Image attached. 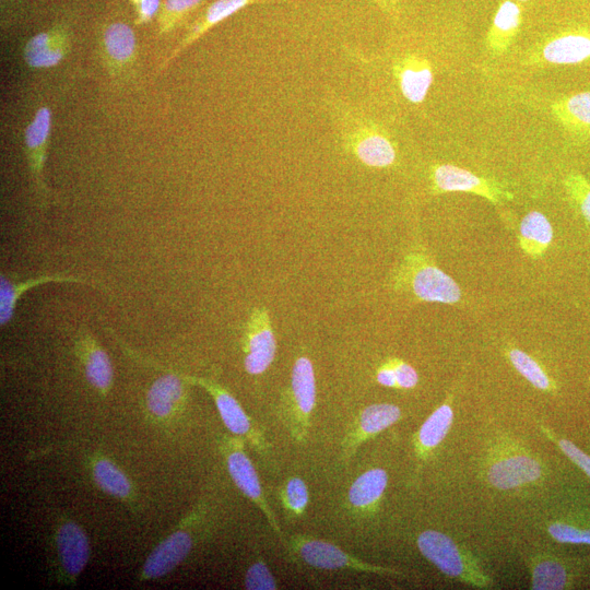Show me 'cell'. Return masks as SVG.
Here are the masks:
<instances>
[{
  "mask_svg": "<svg viewBox=\"0 0 590 590\" xmlns=\"http://www.w3.org/2000/svg\"><path fill=\"white\" fill-rule=\"evenodd\" d=\"M223 446L227 470L234 483L263 514L269 526L281 541L285 542L276 517L264 497L258 473L245 451L244 438L239 436L228 437Z\"/></svg>",
  "mask_w": 590,
  "mask_h": 590,
  "instance_id": "cell-6",
  "label": "cell"
},
{
  "mask_svg": "<svg viewBox=\"0 0 590 590\" xmlns=\"http://www.w3.org/2000/svg\"><path fill=\"white\" fill-rule=\"evenodd\" d=\"M186 381L202 387L214 400L219 414L226 428L243 438L263 455H269L270 445L263 434L255 427L239 402L220 384L208 378L185 377Z\"/></svg>",
  "mask_w": 590,
  "mask_h": 590,
  "instance_id": "cell-8",
  "label": "cell"
},
{
  "mask_svg": "<svg viewBox=\"0 0 590 590\" xmlns=\"http://www.w3.org/2000/svg\"><path fill=\"white\" fill-rule=\"evenodd\" d=\"M202 0H164L161 5L157 26L160 34L174 30Z\"/></svg>",
  "mask_w": 590,
  "mask_h": 590,
  "instance_id": "cell-32",
  "label": "cell"
},
{
  "mask_svg": "<svg viewBox=\"0 0 590 590\" xmlns=\"http://www.w3.org/2000/svg\"><path fill=\"white\" fill-rule=\"evenodd\" d=\"M56 541L63 571L72 578L79 576L90 557L84 531L75 522L67 521L58 528Z\"/></svg>",
  "mask_w": 590,
  "mask_h": 590,
  "instance_id": "cell-19",
  "label": "cell"
},
{
  "mask_svg": "<svg viewBox=\"0 0 590 590\" xmlns=\"http://www.w3.org/2000/svg\"><path fill=\"white\" fill-rule=\"evenodd\" d=\"M388 361L393 368L399 389H412L417 385L418 374L412 365L400 358Z\"/></svg>",
  "mask_w": 590,
  "mask_h": 590,
  "instance_id": "cell-37",
  "label": "cell"
},
{
  "mask_svg": "<svg viewBox=\"0 0 590 590\" xmlns=\"http://www.w3.org/2000/svg\"><path fill=\"white\" fill-rule=\"evenodd\" d=\"M453 398L450 392L446 400L437 406L424 421L413 438L416 471L426 462L448 435L453 423Z\"/></svg>",
  "mask_w": 590,
  "mask_h": 590,
  "instance_id": "cell-12",
  "label": "cell"
},
{
  "mask_svg": "<svg viewBox=\"0 0 590 590\" xmlns=\"http://www.w3.org/2000/svg\"><path fill=\"white\" fill-rule=\"evenodd\" d=\"M432 190L435 194L445 192H469L485 198L493 204L511 200L512 193L505 190L498 182L451 165L436 164L432 167Z\"/></svg>",
  "mask_w": 590,
  "mask_h": 590,
  "instance_id": "cell-9",
  "label": "cell"
},
{
  "mask_svg": "<svg viewBox=\"0 0 590 590\" xmlns=\"http://www.w3.org/2000/svg\"><path fill=\"white\" fill-rule=\"evenodd\" d=\"M292 555L306 565L324 570H352L380 576H399L400 571L364 562L339 546L306 534H294L287 541Z\"/></svg>",
  "mask_w": 590,
  "mask_h": 590,
  "instance_id": "cell-5",
  "label": "cell"
},
{
  "mask_svg": "<svg viewBox=\"0 0 590 590\" xmlns=\"http://www.w3.org/2000/svg\"><path fill=\"white\" fill-rule=\"evenodd\" d=\"M388 485V474L381 468H371L358 475L347 492L350 505L362 512L378 507Z\"/></svg>",
  "mask_w": 590,
  "mask_h": 590,
  "instance_id": "cell-24",
  "label": "cell"
},
{
  "mask_svg": "<svg viewBox=\"0 0 590 590\" xmlns=\"http://www.w3.org/2000/svg\"><path fill=\"white\" fill-rule=\"evenodd\" d=\"M51 128V113L46 106L37 109L25 130V152L33 184L38 196H45L47 189L43 180L47 143Z\"/></svg>",
  "mask_w": 590,
  "mask_h": 590,
  "instance_id": "cell-14",
  "label": "cell"
},
{
  "mask_svg": "<svg viewBox=\"0 0 590 590\" xmlns=\"http://www.w3.org/2000/svg\"><path fill=\"white\" fill-rule=\"evenodd\" d=\"M552 240L553 227L543 213L531 211L523 216L519 227V244L527 255L541 257Z\"/></svg>",
  "mask_w": 590,
  "mask_h": 590,
  "instance_id": "cell-28",
  "label": "cell"
},
{
  "mask_svg": "<svg viewBox=\"0 0 590 590\" xmlns=\"http://www.w3.org/2000/svg\"><path fill=\"white\" fill-rule=\"evenodd\" d=\"M93 477L105 493L127 498L131 494V484L128 477L109 460L99 458L93 465Z\"/></svg>",
  "mask_w": 590,
  "mask_h": 590,
  "instance_id": "cell-30",
  "label": "cell"
},
{
  "mask_svg": "<svg viewBox=\"0 0 590 590\" xmlns=\"http://www.w3.org/2000/svg\"><path fill=\"white\" fill-rule=\"evenodd\" d=\"M521 24V8L511 0L503 1L492 21L486 46L494 55L504 54L515 39Z\"/></svg>",
  "mask_w": 590,
  "mask_h": 590,
  "instance_id": "cell-25",
  "label": "cell"
},
{
  "mask_svg": "<svg viewBox=\"0 0 590 590\" xmlns=\"http://www.w3.org/2000/svg\"><path fill=\"white\" fill-rule=\"evenodd\" d=\"M192 547L190 532L178 530L163 540L146 558L142 573V579H156L173 570Z\"/></svg>",
  "mask_w": 590,
  "mask_h": 590,
  "instance_id": "cell-17",
  "label": "cell"
},
{
  "mask_svg": "<svg viewBox=\"0 0 590 590\" xmlns=\"http://www.w3.org/2000/svg\"><path fill=\"white\" fill-rule=\"evenodd\" d=\"M137 12L135 24L142 25L149 23L161 9L160 0H129Z\"/></svg>",
  "mask_w": 590,
  "mask_h": 590,
  "instance_id": "cell-38",
  "label": "cell"
},
{
  "mask_svg": "<svg viewBox=\"0 0 590 590\" xmlns=\"http://www.w3.org/2000/svg\"><path fill=\"white\" fill-rule=\"evenodd\" d=\"M376 380L379 385L384 387L398 388L396 375L389 361H387L377 369Z\"/></svg>",
  "mask_w": 590,
  "mask_h": 590,
  "instance_id": "cell-39",
  "label": "cell"
},
{
  "mask_svg": "<svg viewBox=\"0 0 590 590\" xmlns=\"http://www.w3.org/2000/svg\"><path fill=\"white\" fill-rule=\"evenodd\" d=\"M288 401V426L294 439L302 442L307 437L316 405L315 370L307 356H299L293 365Z\"/></svg>",
  "mask_w": 590,
  "mask_h": 590,
  "instance_id": "cell-7",
  "label": "cell"
},
{
  "mask_svg": "<svg viewBox=\"0 0 590 590\" xmlns=\"http://www.w3.org/2000/svg\"><path fill=\"white\" fill-rule=\"evenodd\" d=\"M245 588L249 590H275L278 585L268 565L258 559L252 563L245 575Z\"/></svg>",
  "mask_w": 590,
  "mask_h": 590,
  "instance_id": "cell-36",
  "label": "cell"
},
{
  "mask_svg": "<svg viewBox=\"0 0 590 590\" xmlns=\"http://www.w3.org/2000/svg\"><path fill=\"white\" fill-rule=\"evenodd\" d=\"M483 474L492 487L512 491L539 484L545 470L529 448L511 437L499 436L486 451Z\"/></svg>",
  "mask_w": 590,
  "mask_h": 590,
  "instance_id": "cell-1",
  "label": "cell"
},
{
  "mask_svg": "<svg viewBox=\"0 0 590 590\" xmlns=\"http://www.w3.org/2000/svg\"><path fill=\"white\" fill-rule=\"evenodd\" d=\"M76 346L87 381L96 390L107 392L114 376L109 356L87 333L80 334Z\"/></svg>",
  "mask_w": 590,
  "mask_h": 590,
  "instance_id": "cell-23",
  "label": "cell"
},
{
  "mask_svg": "<svg viewBox=\"0 0 590 590\" xmlns=\"http://www.w3.org/2000/svg\"><path fill=\"white\" fill-rule=\"evenodd\" d=\"M551 64H577L590 59V31L582 27L560 31L547 38L536 54Z\"/></svg>",
  "mask_w": 590,
  "mask_h": 590,
  "instance_id": "cell-13",
  "label": "cell"
},
{
  "mask_svg": "<svg viewBox=\"0 0 590 590\" xmlns=\"http://www.w3.org/2000/svg\"><path fill=\"white\" fill-rule=\"evenodd\" d=\"M554 118L575 141L590 137V91L563 96L551 105Z\"/></svg>",
  "mask_w": 590,
  "mask_h": 590,
  "instance_id": "cell-18",
  "label": "cell"
},
{
  "mask_svg": "<svg viewBox=\"0 0 590 590\" xmlns=\"http://www.w3.org/2000/svg\"><path fill=\"white\" fill-rule=\"evenodd\" d=\"M102 47L108 63L116 69L134 61L137 38L133 30L126 23L108 24L102 36Z\"/></svg>",
  "mask_w": 590,
  "mask_h": 590,
  "instance_id": "cell-26",
  "label": "cell"
},
{
  "mask_svg": "<svg viewBox=\"0 0 590 590\" xmlns=\"http://www.w3.org/2000/svg\"><path fill=\"white\" fill-rule=\"evenodd\" d=\"M393 73L402 95L411 103H422L433 83V68L428 59L406 54L393 64Z\"/></svg>",
  "mask_w": 590,
  "mask_h": 590,
  "instance_id": "cell-16",
  "label": "cell"
},
{
  "mask_svg": "<svg viewBox=\"0 0 590 590\" xmlns=\"http://www.w3.org/2000/svg\"><path fill=\"white\" fill-rule=\"evenodd\" d=\"M69 48V28L64 23H60L34 35L26 43L23 56L32 68H50L61 62Z\"/></svg>",
  "mask_w": 590,
  "mask_h": 590,
  "instance_id": "cell-15",
  "label": "cell"
},
{
  "mask_svg": "<svg viewBox=\"0 0 590 590\" xmlns=\"http://www.w3.org/2000/svg\"><path fill=\"white\" fill-rule=\"evenodd\" d=\"M518 1H527V0H518Z\"/></svg>",
  "mask_w": 590,
  "mask_h": 590,
  "instance_id": "cell-41",
  "label": "cell"
},
{
  "mask_svg": "<svg viewBox=\"0 0 590 590\" xmlns=\"http://www.w3.org/2000/svg\"><path fill=\"white\" fill-rule=\"evenodd\" d=\"M539 429L551 440L560 451L569 458L579 469H581L590 477V456L578 448L568 439L559 437L550 427L542 423H538Z\"/></svg>",
  "mask_w": 590,
  "mask_h": 590,
  "instance_id": "cell-35",
  "label": "cell"
},
{
  "mask_svg": "<svg viewBox=\"0 0 590 590\" xmlns=\"http://www.w3.org/2000/svg\"><path fill=\"white\" fill-rule=\"evenodd\" d=\"M49 282L90 284L86 280L66 274H45L17 282L3 272L0 275V326H7L14 316L20 297L30 288Z\"/></svg>",
  "mask_w": 590,
  "mask_h": 590,
  "instance_id": "cell-22",
  "label": "cell"
},
{
  "mask_svg": "<svg viewBox=\"0 0 590 590\" xmlns=\"http://www.w3.org/2000/svg\"><path fill=\"white\" fill-rule=\"evenodd\" d=\"M565 190L582 217L590 224V181L578 172H570L564 178Z\"/></svg>",
  "mask_w": 590,
  "mask_h": 590,
  "instance_id": "cell-33",
  "label": "cell"
},
{
  "mask_svg": "<svg viewBox=\"0 0 590 590\" xmlns=\"http://www.w3.org/2000/svg\"><path fill=\"white\" fill-rule=\"evenodd\" d=\"M280 500L288 516H304L309 504V491L305 481L298 476L287 479L281 487Z\"/></svg>",
  "mask_w": 590,
  "mask_h": 590,
  "instance_id": "cell-31",
  "label": "cell"
},
{
  "mask_svg": "<svg viewBox=\"0 0 590 590\" xmlns=\"http://www.w3.org/2000/svg\"><path fill=\"white\" fill-rule=\"evenodd\" d=\"M185 397L182 379L175 374H166L157 378L146 394L150 413L158 418L170 416Z\"/></svg>",
  "mask_w": 590,
  "mask_h": 590,
  "instance_id": "cell-27",
  "label": "cell"
},
{
  "mask_svg": "<svg viewBox=\"0 0 590 590\" xmlns=\"http://www.w3.org/2000/svg\"><path fill=\"white\" fill-rule=\"evenodd\" d=\"M276 340L267 308L251 310L245 332V369L250 375L263 374L274 361Z\"/></svg>",
  "mask_w": 590,
  "mask_h": 590,
  "instance_id": "cell-10",
  "label": "cell"
},
{
  "mask_svg": "<svg viewBox=\"0 0 590 590\" xmlns=\"http://www.w3.org/2000/svg\"><path fill=\"white\" fill-rule=\"evenodd\" d=\"M341 141L347 152L369 167L394 164L397 151L388 134L353 107L335 101L332 106Z\"/></svg>",
  "mask_w": 590,
  "mask_h": 590,
  "instance_id": "cell-2",
  "label": "cell"
},
{
  "mask_svg": "<svg viewBox=\"0 0 590 590\" xmlns=\"http://www.w3.org/2000/svg\"><path fill=\"white\" fill-rule=\"evenodd\" d=\"M401 415V409L392 403H374L363 409L343 441V460L347 461L363 442L396 424Z\"/></svg>",
  "mask_w": 590,
  "mask_h": 590,
  "instance_id": "cell-11",
  "label": "cell"
},
{
  "mask_svg": "<svg viewBox=\"0 0 590 590\" xmlns=\"http://www.w3.org/2000/svg\"><path fill=\"white\" fill-rule=\"evenodd\" d=\"M547 533L559 543L590 545V527L581 528L566 520H551L546 523Z\"/></svg>",
  "mask_w": 590,
  "mask_h": 590,
  "instance_id": "cell-34",
  "label": "cell"
},
{
  "mask_svg": "<svg viewBox=\"0 0 590 590\" xmlns=\"http://www.w3.org/2000/svg\"><path fill=\"white\" fill-rule=\"evenodd\" d=\"M507 358L512 367L534 388L545 392L554 390L553 380L531 355L517 347H511L507 350Z\"/></svg>",
  "mask_w": 590,
  "mask_h": 590,
  "instance_id": "cell-29",
  "label": "cell"
},
{
  "mask_svg": "<svg viewBox=\"0 0 590 590\" xmlns=\"http://www.w3.org/2000/svg\"><path fill=\"white\" fill-rule=\"evenodd\" d=\"M281 0H215L208 7L205 12L201 14L197 21L191 25L187 34L182 37L180 43L176 46L172 55L168 57L164 64H167L177 57L185 48L194 43L204 33L211 30L214 25L226 20L237 11L244 9L247 5L255 3H266Z\"/></svg>",
  "mask_w": 590,
  "mask_h": 590,
  "instance_id": "cell-21",
  "label": "cell"
},
{
  "mask_svg": "<svg viewBox=\"0 0 590 590\" xmlns=\"http://www.w3.org/2000/svg\"><path fill=\"white\" fill-rule=\"evenodd\" d=\"M530 588L533 590H560L571 585V574L567 563L558 556L538 552L528 559Z\"/></svg>",
  "mask_w": 590,
  "mask_h": 590,
  "instance_id": "cell-20",
  "label": "cell"
},
{
  "mask_svg": "<svg viewBox=\"0 0 590 590\" xmlns=\"http://www.w3.org/2000/svg\"><path fill=\"white\" fill-rule=\"evenodd\" d=\"M385 12L389 13L390 15H394L397 13V4L394 0H374Z\"/></svg>",
  "mask_w": 590,
  "mask_h": 590,
  "instance_id": "cell-40",
  "label": "cell"
},
{
  "mask_svg": "<svg viewBox=\"0 0 590 590\" xmlns=\"http://www.w3.org/2000/svg\"><path fill=\"white\" fill-rule=\"evenodd\" d=\"M416 545L420 553L445 576L477 589L494 586L493 578L480 560L446 533L432 529L422 531Z\"/></svg>",
  "mask_w": 590,
  "mask_h": 590,
  "instance_id": "cell-3",
  "label": "cell"
},
{
  "mask_svg": "<svg viewBox=\"0 0 590 590\" xmlns=\"http://www.w3.org/2000/svg\"><path fill=\"white\" fill-rule=\"evenodd\" d=\"M393 284L420 302L456 304L462 293L458 283L422 250L410 251L399 266Z\"/></svg>",
  "mask_w": 590,
  "mask_h": 590,
  "instance_id": "cell-4",
  "label": "cell"
}]
</instances>
